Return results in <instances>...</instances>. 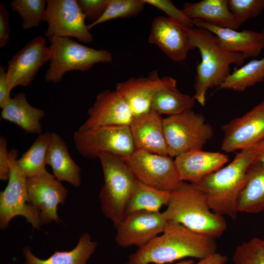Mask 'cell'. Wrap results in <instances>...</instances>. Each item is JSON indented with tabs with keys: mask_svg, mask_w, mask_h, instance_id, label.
Instances as JSON below:
<instances>
[{
	"mask_svg": "<svg viewBox=\"0 0 264 264\" xmlns=\"http://www.w3.org/2000/svg\"><path fill=\"white\" fill-rule=\"evenodd\" d=\"M215 239L168 221L163 232L138 248L129 259L131 264H166L185 258H205L216 253Z\"/></svg>",
	"mask_w": 264,
	"mask_h": 264,
	"instance_id": "1",
	"label": "cell"
},
{
	"mask_svg": "<svg viewBox=\"0 0 264 264\" xmlns=\"http://www.w3.org/2000/svg\"><path fill=\"white\" fill-rule=\"evenodd\" d=\"M258 145L242 150L226 166L192 184L204 193L214 213L233 220L237 218L238 197L247 181Z\"/></svg>",
	"mask_w": 264,
	"mask_h": 264,
	"instance_id": "2",
	"label": "cell"
},
{
	"mask_svg": "<svg viewBox=\"0 0 264 264\" xmlns=\"http://www.w3.org/2000/svg\"><path fill=\"white\" fill-rule=\"evenodd\" d=\"M186 28L191 49L198 48L201 55L196 68L193 97L204 106L208 90L214 88L217 89L230 73L231 65L242 66L246 58L242 54L221 49L215 36L205 29L187 26Z\"/></svg>",
	"mask_w": 264,
	"mask_h": 264,
	"instance_id": "3",
	"label": "cell"
},
{
	"mask_svg": "<svg viewBox=\"0 0 264 264\" xmlns=\"http://www.w3.org/2000/svg\"><path fill=\"white\" fill-rule=\"evenodd\" d=\"M167 206L163 213L168 221L179 223L194 232L216 239L227 227L223 216L211 210L204 193L191 183L184 182L171 193Z\"/></svg>",
	"mask_w": 264,
	"mask_h": 264,
	"instance_id": "4",
	"label": "cell"
},
{
	"mask_svg": "<svg viewBox=\"0 0 264 264\" xmlns=\"http://www.w3.org/2000/svg\"><path fill=\"white\" fill-rule=\"evenodd\" d=\"M104 178L99 195L104 215L115 228L126 216L127 205L137 179L122 158L107 153L98 154Z\"/></svg>",
	"mask_w": 264,
	"mask_h": 264,
	"instance_id": "5",
	"label": "cell"
},
{
	"mask_svg": "<svg viewBox=\"0 0 264 264\" xmlns=\"http://www.w3.org/2000/svg\"><path fill=\"white\" fill-rule=\"evenodd\" d=\"M50 56L45 74L46 82L57 84L70 71H87L100 63H110L112 55L105 49H96L68 37L48 38Z\"/></svg>",
	"mask_w": 264,
	"mask_h": 264,
	"instance_id": "6",
	"label": "cell"
},
{
	"mask_svg": "<svg viewBox=\"0 0 264 264\" xmlns=\"http://www.w3.org/2000/svg\"><path fill=\"white\" fill-rule=\"evenodd\" d=\"M163 129L168 155L202 150L213 136L212 126L201 113L193 110L163 118Z\"/></svg>",
	"mask_w": 264,
	"mask_h": 264,
	"instance_id": "7",
	"label": "cell"
},
{
	"mask_svg": "<svg viewBox=\"0 0 264 264\" xmlns=\"http://www.w3.org/2000/svg\"><path fill=\"white\" fill-rule=\"evenodd\" d=\"M18 152L13 149L9 152L10 175L8 184L0 193V228L6 229L11 220L22 216L33 229L42 225L39 214L30 202L27 187V177L17 164Z\"/></svg>",
	"mask_w": 264,
	"mask_h": 264,
	"instance_id": "8",
	"label": "cell"
},
{
	"mask_svg": "<svg viewBox=\"0 0 264 264\" xmlns=\"http://www.w3.org/2000/svg\"><path fill=\"white\" fill-rule=\"evenodd\" d=\"M76 149L84 157L94 159L101 153L124 158L136 150L130 126H110L96 129L76 131L73 135Z\"/></svg>",
	"mask_w": 264,
	"mask_h": 264,
	"instance_id": "9",
	"label": "cell"
},
{
	"mask_svg": "<svg viewBox=\"0 0 264 264\" xmlns=\"http://www.w3.org/2000/svg\"><path fill=\"white\" fill-rule=\"evenodd\" d=\"M122 158L136 179L144 184L172 193L184 183L174 160L169 155L135 150L131 155Z\"/></svg>",
	"mask_w": 264,
	"mask_h": 264,
	"instance_id": "10",
	"label": "cell"
},
{
	"mask_svg": "<svg viewBox=\"0 0 264 264\" xmlns=\"http://www.w3.org/2000/svg\"><path fill=\"white\" fill-rule=\"evenodd\" d=\"M46 3L44 21L47 23L45 37H74L87 44L93 42V36L77 0H47Z\"/></svg>",
	"mask_w": 264,
	"mask_h": 264,
	"instance_id": "11",
	"label": "cell"
},
{
	"mask_svg": "<svg viewBox=\"0 0 264 264\" xmlns=\"http://www.w3.org/2000/svg\"><path fill=\"white\" fill-rule=\"evenodd\" d=\"M30 203L39 214L42 224L61 221L58 207L63 204L68 196L67 189L47 171L27 178Z\"/></svg>",
	"mask_w": 264,
	"mask_h": 264,
	"instance_id": "12",
	"label": "cell"
},
{
	"mask_svg": "<svg viewBox=\"0 0 264 264\" xmlns=\"http://www.w3.org/2000/svg\"><path fill=\"white\" fill-rule=\"evenodd\" d=\"M221 149L226 153L255 146L264 140V99L242 116L221 127Z\"/></svg>",
	"mask_w": 264,
	"mask_h": 264,
	"instance_id": "13",
	"label": "cell"
},
{
	"mask_svg": "<svg viewBox=\"0 0 264 264\" xmlns=\"http://www.w3.org/2000/svg\"><path fill=\"white\" fill-rule=\"evenodd\" d=\"M168 222L159 211H140L128 215L115 228V242L123 247H141L161 234Z\"/></svg>",
	"mask_w": 264,
	"mask_h": 264,
	"instance_id": "14",
	"label": "cell"
},
{
	"mask_svg": "<svg viewBox=\"0 0 264 264\" xmlns=\"http://www.w3.org/2000/svg\"><path fill=\"white\" fill-rule=\"evenodd\" d=\"M50 56L44 37L38 36L29 42L8 62L6 73L11 89L18 86H30Z\"/></svg>",
	"mask_w": 264,
	"mask_h": 264,
	"instance_id": "15",
	"label": "cell"
},
{
	"mask_svg": "<svg viewBox=\"0 0 264 264\" xmlns=\"http://www.w3.org/2000/svg\"><path fill=\"white\" fill-rule=\"evenodd\" d=\"M175 84L176 79L170 76L160 77L158 70H154L147 77H133L117 83L115 90L136 117L151 110L152 99L159 90Z\"/></svg>",
	"mask_w": 264,
	"mask_h": 264,
	"instance_id": "16",
	"label": "cell"
},
{
	"mask_svg": "<svg viewBox=\"0 0 264 264\" xmlns=\"http://www.w3.org/2000/svg\"><path fill=\"white\" fill-rule=\"evenodd\" d=\"M88 117L79 128L88 131L110 126H130L133 114L126 101L116 91L106 89L97 96L88 110Z\"/></svg>",
	"mask_w": 264,
	"mask_h": 264,
	"instance_id": "17",
	"label": "cell"
},
{
	"mask_svg": "<svg viewBox=\"0 0 264 264\" xmlns=\"http://www.w3.org/2000/svg\"><path fill=\"white\" fill-rule=\"evenodd\" d=\"M186 27L168 17H157L152 22L149 42L157 45L174 62H183L192 50Z\"/></svg>",
	"mask_w": 264,
	"mask_h": 264,
	"instance_id": "18",
	"label": "cell"
},
{
	"mask_svg": "<svg viewBox=\"0 0 264 264\" xmlns=\"http://www.w3.org/2000/svg\"><path fill=\"white\" fill-rule=\"evenodd\" d=\"M195 26L205 29L216 38L223 50L240 53L246 58L258 56L264 49V32L249 30L241 31L209 24L200 19L194 20Z\"/></svg>",
	"mask_w": 264,
	"mask_h": 264,
	"instance_id": "19",
	"label": "cell"
},
{
	"mask_svg": "<svg viewBox=\"0 0 264 264\" xmlns=\"http://www.w3.org/2000/svg\"><path fill=\"white\" fill-rule=\"evenodd\" d=\"M161 115L152 110L133 117L130 126L136 150L168 155Z\"/></svg>",
	"mask_w": 264,
	"mask_h": 264,
	"instance_id": "20",
	"label": "cell"
},
{
	"mask_svg": "<svg viewBox=\"0 0 264 264\" xmlns=\"http://www.w3.org/2000/svg\"><path fill=\"white\" fill-rule=\"evenodd\" d=\"M229 157L218 152L193 151L175 157V164L182 181L194 184L223 167Z\"/></svg>",
	"mask_w": 264,
	"mask_h": 264,
	"instance_id": "21",
	"label": "cell"
},
{
	"mask_svg": "<svg viewBox=\"0 0 264 264\" xmlns=\"http://www.w3.org/2000/svg\"><path fill=\"white\" fill-rule=\"evenodd\" d=\"M45 161L46 164L51 166L58 180L66 181L76 188L80 186L81 168L71 157L62 137L54 132H51Z\"/></svg>",
	"mask_w": 264,
	"mask_h": 264,
	"instance_id": "22",
	"label": "cell"
},
{
	"mask_svg": "<svg viewBox=\"0 0 264 264\" xmlns=\"http://www.w3.org/2000/svg\"><path fill=\"white\" fill-rule=\"evenodd\" d=\"M45 112L31 106L23 92L16 94L2 109L1 118L17 125L25 132L42 134L40 121Z\"/></svg>",
	"mask_w": 264,
	"mask_h": 264,
	"instance_id": "23",
	"label": "cell"
},
{
	"mask_svg": "<svg viewBox=\"0 0 264 264\" xmlns=\"http://www.w3.org/2000/svg\"><path fill=\"white\" fill-rule=\"evenodd\" d=\"M181 10L193 20L200 19L219 27L235 30L240 28L229 9L227 0H202L193 3L186 2Z\"/></svg>",
	"mask_w": 264,
	"mask_h": 264,
	"instance_id": "24",
	"label": "cell"
},
{
	"mask_svg": "<svg viewBox=\"0 0 264 264\" xmlns=\"http://www.w3.org/2000/svg\"><path fill=\"white\" fill-rule=\"evenodd\" d=\"M97 247L88 233H83L76 245L69 251H55L49 258L41 259L32 252L29 246L22 250L23 264H87V262Z\"/></svg>",
	"mask_w": 264,
	"mask_h": 264,
	"instance_id": "25",
	"label": "cell"
},
{
	"mask_svg": "<svg viewBox=\"0 0 264 264\" xmlns=\"http://www.w3.org/2000/svg\"><path fill=\"white\" fill-rule=\"evenodd\" d=\"M238 212L257 214L264 210V167L251 166L238 199Z\"/></svg>",
	"mask_w": 264,
	"mask_h": 264,
	"instance_id": "26",
	"label": "cell"
},
{
	"mask_svg": "<svg viewBox=\"0 0 264 264\" xmlns=\"http://www.w3.org/2000/svg\"><path fill=\"white\" fill-rule=\"evenodd\" d=\"M195 103L193 97L181 93L175 84L161 89L155 94L151 110L160 115H175L192 110Z\"/></svg>",
	"mask_w": 264,
	"mask_h": 264,
	"instance_id": "27",
	"label": "cell"
},
{
	"mask_svg": "<svg viewBox=\"0 0 264 264\" xmlns=\"http://www.w3.org/2000/svg\"><path fill=\"white\" fill-rule=\"evenodd\" d=\"M171 193L162 191L144 184L137 180L129 201L126 216L140 211H159L167 205Z\"/></svg>",
	"mask_w": 264,
	"mask_h": 264,
	"instance_id": "28",
	"label": "cell"
},
{
	"mask_svg": "<svg viewBox=\"0 0 264 264\" xmlns=\"http://www.w3.org/2000/svg\"><path fill=\"white\" fill-rule=\"evenodd\" d=\"M264 80V57L253 59L230 72L217 89L242 92Z\"/></svg>",
	"mask_w": 264,
	"mask_h": 264,
	"instance_id": "29",
	"label": "cell"
},
{
	"mask_svg": "<svg viewBox=\"0 0 264 264\" xmlns=\"http://www.w3.org/2000/svg\"><path fill=\"white\" fill-rule=\"evenodd\" d=\"M51 132L40 134L30 148L17 160V166L27 178L46 171L45 157Z\"/></svg>",
	"mask_w": 264,
	"mask_h": 264,
	"instance_id": "30",
	"label": "cell"
},
{
	"mask_svg": "<svg viewBox=\"0 0 264 264\" xmlns=\"http://www.w3.org/2000/svg\"><path fill=\"white\" fill-rule=\"evenodd\" d=\"M46 4L44 0H13L10 2L12 10L22 20L21 26L23 30L37 27L44 21Z\"/></svg>",
	"mask_w": 264,
	"mask_h": 264,
	"instance_id": "31",
	"label": "cell"
},
{
	"mask_svg": "<svg viewBox=\"0 0 264 264\" xmlns=\"http://www.w3.org/2000/svg\"><path fill=\"white\" fill-rule=\"evenodd\" d=\"M146 4L143 0H108L103 15L95 22L89 24L88 28L90 30L99 24L113 19L136 17Z\"/></svg>",
	"mask_w": 264,
	"mask_h": 264,
	"instance_id": "32",
	"label": "cell"
},
{
	"mask_svg": "<svg viewBox=\"0 0 264 264\" xmlns=\"http://www.w3.org/2000/svg\"><path fill=\"white\" fill-rule=\"evenodd\" d=\"M232 259L234 264H264L263 239L254 237L238 245Z\"/></svg>",
	"mask_w": 264,
	"mask_h": 264,
	"instance_id": "33",
	"label": "cell"
},
{
	"mask_svg": "<svg viewBox=\"0 0 264 264\" xmlns=\"http://www.w3.org/2000/svg\"><path fill=\"white\" fill-rule=\"evenodd\" d=\"M227 3L239 27L247 20L259 16L264 10V0H227Z\"/></svg>",
	"mask_w": 264,
	"mask_h": 264,
	"instance_id": "34",
	"label": "cell"
},
{
	"mask_svg": "<svg viewBox=\"0 0 264 264\" xmlns=\"http://www.w3.org/2000/svg\"><path fill=\"white\" fill-rule=\"evenodd\" d=\"M146 4L152 5L164 12L167 17L182 23L185 25L194 27V20L187 17L182 10L178 9L169 0H143Z\"/></svg>",
	"mask_w": 264,
	"mask_h": 264,
	"instance_id": "35",
	"label": "cell"
},
{
	"mask_svg": "<svg viewBox=\"0 0 264 264\" xmlns=\"http://www.w3.org/2000/svg\"><path fill=\"white\" fill-rule=\"evenodd\" d=\"M77 2L86 20L90 24L97 21L103 15L108 0H77Z\"/></svg>",
	"mask_w": 264,
	"mask_h": 264,
	"instance_id": "36",
	"label": "cell"
},
{
	"mask_svg": "<svg viewBox=\"0 0 264 264\" xmlns=\"http://www.w3.org/2000/svg\"><path fill=\"white\" fill-rule=\"evenodd\" d=\"M10 14L4 4L0 3V47L2 48L8 44L11 34L9 22Z\"/></svg>",
	"mask_w": 264,
	"mask_h": 264,
	"instance_id": "37",
	"label": "cell"
},
{
	"mask_svg": "<svg viewBox=\"0 0 264 264\" xmlns=\"http://www.w3.org/2000/svg\"><path fill=\"white\" fill-rule=\"evenodd\" d=\"M6 139L0 137V179L2 181L8 180L10 175L9 152L7 149Z\"/></svg>",
	"mask_w": 264,
	"mask_h": 264,
	"instance_id": "38",
	"label": "cell"
},
{
	"mask_svg": "<svg viewBox=\"0 0 264 264\" xmlns=\"http://www.w3.org/2000/svg\"><path fill=\"white\" fill-rule=\"evenodd\" d=\"M11 88L9 85L6 71L2 66H0V107L2 109L11 99L10 92Z\"/></svg>",
	"mask_w": 264,
	"mask_h": 264,
	"instance_id": "39",
	"label": "cell"
},
{
	"mask_svg": "<svg viewBox=\"0 0 264 264\" xmlns=\"http://www.w3.org/2000/svg\"><path fill=\"white\" fill-rule=\"evenodd\" d=\"M227 261L226 256L216 252L193 264H225Z\"/></svg>",
	"mask_w": 264,
	"mask_h": 264,
	"instance_id": "40",
	"label": "cell"
},
{
	"mask_svg": "<svg viewBox=\"0 0 264 264\" xmlns=\"http://www.w3.org/2000/svg\"><path fill=\"white\" fill-rule=\"evenodd\" d=\"M251 166L264 167V140L257 146L256 154Z\"/></svg>",
	"mask_w": 264,
	"mask_h": 264,
	"instance_id": "41",
	"label": "cell"
},
{
	"mask_svg": "<svg viewBox=\"0 0 264 264\" xmlns=\"http://www.w3.org/2000/svg\"><path fill=\"white\" fill-rule=\"evenodd\" d=\"M194 263V261L192 259H188L184 260L175 263L173 264H193ZM131 264L129 263H125V264Z\"/></svg>",
	"mask_w": 264,
	"mask_h": 264,
	"instance_id": "42",
	"label": "cell"
},
{
	"mask_svg": "<svg viewBox=\"0 0 264 264\" xmlns=\"http://www.w3.org/2000/svg\"><path fill=\"white\" fill-rule=\"evenodd\" d=\"M263 242H264V239H263Z\"/></svg>",
	"mask_w": 264,
	"mask_h": 264,
	"instance_id": "43",
	"label": "cell"
},
{
	"mask_svg": "<svg viewBox=\"0 0 264 264\" xmlns=\"http://www.w3.org/2000/svg\"><path fill=\"white\" fill-rule=\"evenodd\" d=\"M263 32H264V31H263Z\"/></svg>",
	"mask_w": 264,
	"mask_h": 264,
	"instance_id": "44",
	"label": "cell"
}]
</instances>
